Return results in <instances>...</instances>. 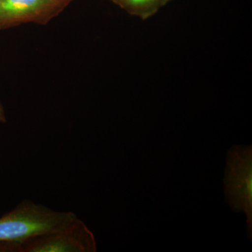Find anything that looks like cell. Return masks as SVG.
<instances>
[{"label": "cell", "instance_id": "8992f818", "mask_svg": "<svg viewBox=\"0 0 252 252\" xmlns=\"http://www.w3.org/2000/svg\"><path fill=\"white\" fill-rule=\"evenodd\" d=\"M6 115H5L4 108H3L2 104L0 102V123L6 122Z\"/></svg>", "mask_w": 252, "mask_h": 252}, {"label": "cell", "instance_id": "52a82bcc", "mask_svg": "<svg viewBox=\"0 0 252 252\" xmlns=\"http://www.w3.org/2000/svg\"><path fill=\"white\" fill-rule=\"evenodd\" d=\"M110 1H112L114 4L118 5V6H121L124 0H110Z\"/></svg>", "mask_w": 252, "mask_h": 252}, {"label": "cell", "instance_id": "5b68a950", "mask_svg": "<svg viewBox=\"0 0 252 252\" xmlns=\"http://www.w3.org/2000/svg\"><path fill=\"white\" fill-rule=\"evenodd\" d=\"M172 0H124L120 7L132 16L142 20L148 19L157 14Z\"/></svg>", "mask_w": 252, "mask_h": 252}, {"label": "cell", "instance_id": "7a4b0ae2", "mask_svg": "<svg viewBox=\"0 0 252 252\" xmlns=\"http://www.w3.org/2000/svg\"><path fill=\"white\" fill-rule=\"evenodd\" d=\"M224 193L233 212H245L252 238V146L234 145L227 152Z\"/></svg>", "mask_w": 252, "mask_h": 252}, {"label": "cell", "instance_id": "3957f363", "mask_svg": "<svg viewBox=\"0 0 252 252\" xmlns=\"http://www.w3.org/2000/svg\"><path fill=\"white\" fill-rule=\"evenodd\" d=\"M94 233L78 217L65 226L48 234L9 244L6 252H95Z\"/></svg>", "mask_w": 252, "mask_h": 252}, {"label": "cell", "instance_id": "ba28073f", "mask_svg": "<svg viewBox=\"0 0 252 252\" xmlns=\"http://www.w3.org/2000/svg\"><path fill=\"white\" fill-rule=\"evenodd\" d=\"M63 1H66L68 4H70V3L72 2V1H74V0H63Z\"/></svg>", "mask_w": 252, "mask_h": 252}, {"label": "cell", "instance_id": "277c9868", "mask_svg": "<svg viewBox=\"0 0 252 252\" xmlns=\"http://www.w3.org/2000/svg\"><path fill=\"white\" fill-rule=\"evenodd\" d=\"M69 4L63 0H0V30L26 23L47 25Z\"/></svg>", "mask_w": 252, "mask_h": 252}, {"label": "cell", "instance_id": "6da1fadb", "mask_svg": "<svg viewBox=\"0 0 252 252\" xmlns=\"http://www.w3.org/2000/svg\"><path fill=\"white\" fill-rule=\"evenodd\" d=\"M72 212H61L23 200L0 217V252L6 245L19 243L52 233L77 218Z\"/></svg>", "mask_w": 252, "mask_h": 252}]
</instances>
